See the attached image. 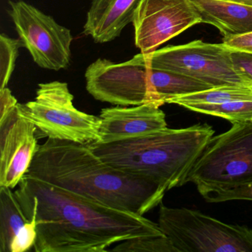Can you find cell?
Here are the masks:
<instances>
[{
	"mask_svg": "<svg viewBox=\"0 0 252 252\" xmlns=\"http://www.w3.org/2000/svg\"><path fill=\"white\" fill-rule=\"evenodd\" d=\"M14 191L37 223L36 252H102L129 239L165 234L144 215L119 210L26 174Z\"/></svg>",
	"mask_w": 252,
	"mask_h": 252,
	"instance_id": "obj_1",
	"label": "cell"
},
{
	"mask_svg": "<svg viewBox=\"0 0 252 252\" xmlns=\"http://www.w3.org/2000/svg\"><path fill=\"white\" fill-rule=\"evenodd\" d=\"M27 175L110 207L144 215L162 203L167 190L144 177L124 172L100 158L88 147L48 138Z\"/></svg>",
	"mask_w": 252,
	"mask_h": 252,
	"instance_id": "obj_2",
	"label": "cell"
},
{
	"mask_svg": "<svg viewBox=\"0 0 252 252\" xmlns=\"http://www.w3.org/2000/svg\"><path fill=\"white\" fill-rule=\"evenodd\" d=\"M215 134L207 124L181 129L165 128L138 138L116 142L88 143L106 163L128 173L148 178L170 190L185 184L199 156Z\"/></svg>",
	"mask_w": 252,
	"mask_h": 252,
	"instance_id": "obj_3",
	"label": "cell"
},
{
	"mask_svg": "<svg viewBox=\"0 0 252 252\" xmlns=\"http://www.w3.org/2000/svg\"><path fill=\"white\" fill-rule=\"evenodd\" d=\"M158 223L177 252H252V228L199 211L161 203Z\"/></svg>",
	"mask_w": 252,
	"mask_h": 252,
	"instance_id": "obj_4",
	"label": "cell"
},
{
	"mask_svg": "<svg viewBox=\"0 0 252 252\" xmlns=\"http://www.w3.org/2000/svg\"><path fill=\"white\" fill-rule=\"evenodd\" d=\"M252 182V122H237L212 136L190 169L185 184L199 192Z\"/></svg>",
	"mask_w": 252,
	"mask_h": 252,
	"instance_id": "obj_5",
	"label": "cell"
},
{
	"mask_svg": "<svg viewBox=\"0 0 252 252\" xmlns=\"http://www.w3.org/2000/svg\"><path fill=\"white\" fill-rule=\"evenodd\" d=\"M23 117L48 138L81 144L99 141L101 119L73 105L68 85L60 81L39 84L33 101L17 105Z\"/></svg>",
	"mask_w": 252,
	"mask_h": 252,
	"instance_id": "obj_6",
	"label": "cell"
},
{
	"mask_svg": "<svg viewBox=\"0 0 252 252\" xmlns=\"http://www.w3.org/2000/svg\"><path fill=\"white\" fill-rule=\"evenodd\" d=\"M85 79L87 91L98 101L123 107L163 105L152 82L149 54L141 52L119 64L98 59L88 66Z\"/></svg>",
	"mask_w": 252,
	"mask_h": 252,
	"instance_id": "obj_7",
	"label": "cell"
},
{
	"mask_svg": "<svg viewBox=\"0 0 252 252\" xmlns=\"http://www.w3.org/2000/svg\"><path fill=\"white\" fill-rule=\"evenodd\" d=\"M149 57L153 68L187 75L213 88L252 85V79L234 67L231 51L222 43L192 41L160 48Z\"/></svg>",
	"mask_w": 252,
	"mask_h": 252,
	"instance_id": "obj_8",
	"label": "cell"
},
{
	"mask_svg": "<svg viewBox=\"0 0 252 252\" xmlns=\"http://www.w3.org/2000/svg\"><path fill=\"white\" fill-rule=\"evenodd\" d=\"M8 5V14L33 62L47 70L67 68L73 42L70 29L23 0L9 1Z\"/></svg>",
	"mask_w": 252,
	"mask_h": 252,
	"instance_id": "obj_9",
	"label": "cell"
},
{
	"mask_svg": "<svg viewBox=\"0 0 252 252\" xmlns=\"http://www.w3.org/2000/svg\"><path fill=\"white\" fill-rule=\"evenodd\" d=\"M132 23L135 46L150 54L202 19L190 0H141Z\"/></svg>",
	"mask_w": 252,
	"mask_h": 252,
	"instance_id": "obj_10",
	"label": "cell"
},
{
	"mask_svg": "<svg viewBox=\"0 0 252 252\" xmlns=\"http://www.w3.org/2000/svg\"><path fill=\"white\" fill-rule=\"evenodd\" d=\"M36 131L17 106L0 119V187L15 188L29 172L39 148Z\"/></svg>",
	"mask_w": 252,
	"mask_h": 252,
	"instance_id": "obj_11",
	"label": "cell"
},
{
	"mask_svg": "<svg viewBox=\"0 0 252 252\" xmlns=\"http://www.w3.org/2000/svg\"><path fill=\"white\" fill-rule=\"evenodd\" d=\"M98 143L107 144L150 135L167 127L166 115L159 106L144 104L116 106L101 110Z\"/></svg>",
	"mask_w": 252,
	"mask_h": 252,
	"instance_id": "obj_12",
	"label": "cell"
},
{
	"mask_svg": "<svg viewBox=\"0 0 252 252\" xmlns=\"http://www.w3.org/2000/svg\"><path fill=\"white\" fill-rule=\"evenodd\" d=\"M141 0H92L84 26V34L95 43H106L120 36L133 21Z\"/></svg>",
	"mask_w": 252,
	"mask_h": 252,
	"instance_id": "obj_13",
	"label": "cell"
},
{
	"mask_svg": "<svg viewBox=\"0 0 252 252\" xmlns=\"http://www.w3.org/2000/svg\"><path fill=\"white\" fill-rule=\"evenodd\" d=\"M202 23L217 28L223 37L252 32V6L225 0H190Z\"/></svg>",
	"mask_w": 252,
	"mask_h": 252,
	"instance_id": "obj_14",
	"label": "cell"
},
{
	"mask_svg": "<svg viewBox=\"0 0 252 252\" xmlns=\"http://www.w3.org/2000/svg\"><path fill=\"white\" fill-rule=\"evenodd\" d=\"M29 221L12 189L0 187V252H10L13 239Z\"/></svg>",
	"mask_w": 252,
	"mask_h": 252,
	"instance_id": "obj_15",
	"label": "cell"
},
{
	"mask_svg": "<svg viewBox=\"0 0 252 252\" xmlns=\"http://www.w3.org/2000/svg\"><path fill=\"white\" fill-rule=\"evenodd\" d=\"M152 82L163 104L173 97L201 92L213 88L187 75L153 67Z\"/></svg>",
	"mask_w": 252,
	"mask_h": 252,
	"instance_id": "obj_16",
	"label": "cell"
},
{
	"mask_svg": "<svg viewBox=\"0 0 252 252\" xmlns=\"http://www.w3.org/2000/svg\"><path fill=\"white\" fill-rule=\"evenodd\" d=\"M252 85H225L201 92L179 95L168 100L166 104L184 107L187 104H220L237 101H252Z\"/></svg>",
	"mask_w": 252,
	"mask_h": 252,
	"instance_id": "obj_17",
	"label": "cell"
},
{
	"mask_svg": "<svg viewBox=\"0 0 252 252\" xmlns=\"http://www.w3.org/2000/svg\"><path fill=\"white\" fill-rule=\"evenodd\" d=\"M183 107L195 113L222 118L232 124L252 122V100L220 104H187Z\"/></svg>",
	"mask_w": 252,
	"mask_h": 252,
	"instance_id": "obj_18",
	"label": "cell"
},
{
	"mask_svg": "<svg viewBox=\"0 0 252 252\" xmlns=\"http://www.w3.org/2000/svg\"><path fill=\"white\" fill-rule=\"evenodd\" d=\"M111 251L119 252H177L176 249L166 234L129 239L119 243Z\"/></svg>",
	"mask_w": 252,
	"mask_h": 252,
	"instance_id": "obj_19",
	"label": "cell"
},
{
	"mask_svg": "<svg viewBox=\"0 0 252 252\" xmlns=\"http://www.w3.org/2000/svg\"><path fill=\"white\" fill-rule=\"evenodd\" d=\"M23 47L20 39L9 37L5 33L0 36V89L8 85L15 67L19 50Z\"/></svg>",
	"mask_w": 252,
	"mask_h": 252,
	"instance_id": "obj_20",
	"label": "cell"
},
{
	"mask_svg": "<svg viewBox=\"0 0 252 252\" xmlns=\"http://www.w3.org/2000/svg\"><path fill=\"white\" fill-rule=\"evenodd\" d=\"M199 193L209 203H222L230 200L252 201V182L232 187L210 189Z\"/></svg>",
	"mask_w": 252,
	"mask_h": 252,
	"instance_id": "obj_21",
	"label": "cell"
},
{
	"mask_svg": "<svg viewBox=\"0 0 252 252\" xmlns=\"http://www.w3.org/2000/svg\"><path fill=\"white\" fill-rule=\"evenodd\" d=\"M29 220L20 228L13 239L10 252H25L34 247L37 239V223L33 217Z\"/></svg>",
	"mask_w": 252,
	"mask_h": 252,
	"instance_id": "obj_22",
	"label": "cell"
},
{
	"mask_svg": "<svg viewBox=\"0 0 252 252\" xmlns=\"http://www.w3.org/2000/svg\"><path fill=\"white\" fill-rule=\"evenodd\" d=\"M222 43L231 51H244L252 54V32L223 37Z\"/></svg>",
	"mask_w": 252,
	"mask_h": 252,
	"instance_id": "obj_23",
	"label": "cell"
},
{
	"mask_svg": "<svg viewBox=\"0 0 252 252\" xmlns=\"http://www.w3.org/2000/svg\"><path fill=\"white\" fill-rule=\"evenodd\" d=\"M231 51V58L237 70L252 79V54L240 51Z\"/></svg>",
	"mask_w": 252,
	"mask_h": 252,
	"instance_id": "obj_24",
	"label": "cell"
},
{
	"mask_svg": "<svg viewBox=\"0 0 252 252\" xmlns=\"http://www.w3.org/2000/svg\"><path fill=\"white\" fill-rule=\"evenodd\" d=\"M17 98L8 88L0 89V119H3L18 104Z\"/></svg>",
	"mask_w": 252,
	"mask_h": 252,
	"instance_id": "obj_25",
	"label": "cell"
},
{
	"mask_svg": "<svg viewBox=\"0 0 252 252\" xmlns=\"http://www.w3.org/2000/svg\"><path fill=\"white\" fill-rule=\"evenodd\" d=\"M229 2H237V3L244 4V5L252 6V0H225Z\"/></svg>",
	"mask_w": 252,
	"mask_h": 252,
	"instance_id": "obj_26",
	"label": "cell"
}]
</instances>
